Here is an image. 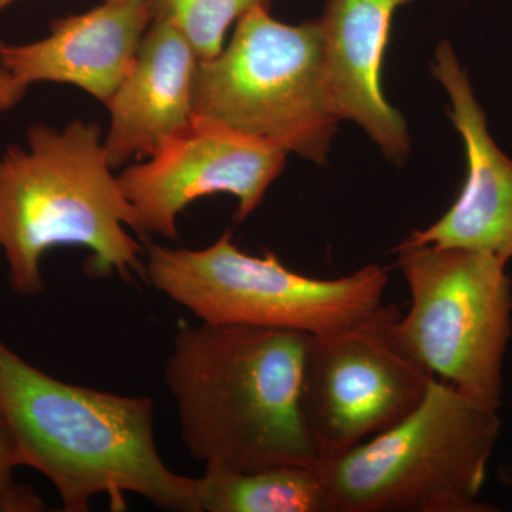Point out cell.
I'll return each instance as SVG.
<instances>
[{
    "label": "cell",
    "instance_id": "6da1fadb",
    "mask_svg": "<svg viewBox=\"0 0 512 512\" xmlns=\"http://www.w3.org/2000/svg\"><path fill=\"white\" fill-rule=\"evenodd\" d=\"M150 397L76 386L30 365L0 340V412L20 467L55 487L63 511L87 512L107 495L126 510L124 494L160 510L202 512L198 478L165 464L154 437Z\"/></svg>",
    "mask_w": 512,
    "mask_h": 512
},
{
    "label": "cell",
    "instance_id": "7a4b0ae2",
    "mask_svg": "<svg viewBox=\"0 0 512 512\" xmlns=\"http://www.w3.org/2000/svg\"><path fill=\"white\" fill-rule=\"evenodd\" d=\"M309 335L242 325L183 326L164 382L181 440L205 470L318 463L301 410Z\"/></svg>",
    "mask_w": 512,
    "mask_h": 512
},
{
    "label": "cell",
    "instance_id": "3957f363",
    "mask_svg": "<svg viewBox=\"0 0 512 512\" xmlns=\"http://www.w3.org/2000/svg\"><path fill=\"white\" fill-rule=\"evenodd\" d=\"M113 170L100 127L79 120L36 124L0 154V255L16 295L45 291L43 258L60 247L89 251L90 278L147 279L146 248L126 229L143 227Z\"/></svg>",
    "mask_w": 512,
    "mask_h": 512
},
{
    "label": "cell",
    "instance_id": "277c9868",
    "mask_svg": "<svg viewBox=\"0 0 512 512\" xmlns=\"http://www.w3.org/2000/svg\"><path fill=\"white\" fill-rule=\"evenodd\" d=\"M497 410L434 379L409 416L316 463L330 512H490L480 501Z\"/></svg>",
    "mask_w": 512,
    "mask_h": 512
},
{
    "label": "cell",
    "instance_id": "5b68a950",
    "mask_svg": "<svg viewBox=\"0 0 512 512\" xmlns=\"http://www.w3.org/2000/svg\"><path fill=\"white\" fill-rule=\"evenodd\" d=\"M194 117L326 163L339 120L322 74L319 19L288 25L254 9L220 55L198 60Z\"/></svg>",
    "mask_w": 512,
    "mask_h": 512
},
{
    "label": "cell",
    "instance_id": "8992f818",
    "mask_svg": "<svg viewBox=\"0 0 512 512\" xmlns=\"http://www.w3.org/2000/svg\"><path fill=\"white\" fill-rule=\"evenodd\" d=\"M146 274L158 292L214 325L320 335L345 328L382 305L389 275L367 265L336 279L292 271L274 252L245 254L225 231L202 249L148 242Z\"/></svg>",
    "mask_w": 512,
    "mask_h": 512
},
{
    "label": "cell",
    "instance_id": "52a82bcc",
    "mask_svg": "<svg viewBox=\"0 0 512 512\" xmlns=\"http://www.w3.org/2000/svg\"><path fill=\"white\" fill-rule=\"evenodd\" d=\"M396 252L412 301L396 323L403 348L436 379L500 409L512 332L507 262L488 252L406 241Z\"/></svg>",
    "mask_w": 512,
    "mask_h": 512
},
{
    "label": "cell",
    "instance_id": "ba28073f",
    "mask_svg": "<svg viewBox=\"0 0 512 512\" xmlns=\"http://www.w3.org/2000/svg\"><path fill=\"white\" fill-rule=\"evenodd\" d=\"M400 316L396 305H380L345 328L309 335L301 410L318 461L399 423L436 379L403 348Z\"/></svg>",
    "mask_w": 512,
    "mask_h": 512
},
{
    "label": "cell",
    "instance_id": "9c48e42d",
    "mask_svg": "<svg viewBox=\"0 0 512 512\" xmlns=\"http://www.w3.org/2000/svg\"><path fill=\"white\" fill-rule=\"evenodd\" d=\"M288 156L281 148L194 117L147 163L128 165L117 178L144 234L177 239L178 215L210 195H232L237 200L234 220H247L284 170Z\"/></svg>",
    "mask_w": 512,
    "mask_h": 512
},
{
    "label": "cell",
    "instance_id": "30bf717a",
    "mask_svg": "<svg viewBox=\"0 0 512 512\" xmlns=\"http://www.w3.org/2000/svg\"><path fill=\"white\" fill-rule=\"evenodd\" d=\"M431 72L450 99L448 116L463 140L467 174L446 214L404 241L488 252L508 262L512 258V160L491 137L487 117L450 43L437 46Z\"/></svg>",
    "mask_w": 512,
    "mask_h": 512
},
{
    "label": "cell",
    "instance_id": "8fae6325",
    "mask_svg": "<svg viewBox=\"0 0 512 512\" xmlns=\"http://www.w3.org/2000/svg\"><path fill=\"white\" fill-rule=\"evenodd\" d=\"M414 0H328L322 29L323 86L336 119L366 131L383 156L403 164L409 127L382 90V66L394 13Z\"/></svg>",
    "mask_w": 512,
    "mask_h": 512
},
{
    "label": "cell",
    "instance_id": "7c38bea8",
    "mask_svg": "<svg viewBox=\"0 0 512 512\" xmlns=\"http://www.w3.org/2000/svg\"><path fill=\"white\" fill-rule=\"evenodd\" d=\"M153 20V0H104L80 15L56 19L49 36L36 42H0V64L25 86L72 84L107 104Z\"/></svg>",
    "mask_w": 512,
    "mask_h": 512
},
{
    "label": "cell",
    "instance_id": "4fadbf2b",
    "mask_svg": "<svg viewBox=\"0 0 512 512\" xmlns=\"http://www.w3.org/2000/svg\"><path fill=\"white\" fill-rule=\"evenodd\" d=\"M198 56L187 37L153 20L136 60L109 103L104 148L113 168L150 157L194 120V77Z\"/></svg>",
    "mask_w": 512,
    "mask_h": 512
},
{
    "label": "cell",
    "instance_id": "5bb4252c",
    "mask_svg": "<svg viewBox=\"0 0 512 512\" xmlns=\"http://www.w3.org/2000/svg\"><path fill=\"white\" fill-rule=\"evenodd\" d=\"M198 487L202 512H330L316 464L205 470Z\"/></svg>",
    "mask_w": 512,
    "mask_h": 512
},
{
    "label": "cell",
    "instance_id": "9a60e30c",
    "mask_svg": "<svg viewBox=\"0 0 512 512\" xmlns=\"http://www.w3.org/2000/svg\"><path fill=\"white\" fill-rule=\"evenodd\" d=\"M154 19L180 30L198 59L220 55L228 29L254 9L271 10L272 0H153Z\"/></svg>",
    "mask_w": 512,
    "mask_h": 512
},
{
    "label": "cell",
    "instance_id": "2e32d148",
    "mask_svg": "<svg viewBox=\"0 0 512 512\" xmlns=\"http://www.w3.org/2000/svg\"><path fill=\"white\" fill-rule=\"evenodd\" d=\"M18 454L10 437L8 424L0 412V512H42L45 503L28 484L15 477L19 468Z\"/></svg>",
    "mask_w": 512,
    "mask_h": 512
},
{
    "label": "cell",
    "instance_id": "e0dca14e",
    "mask_svg": "<svg viewBox=\"0 0 512 512\" xmlns=\"http://www.w3.org/2000/svg\"><path fill=\"white\" fill-rule=\"evenodd\" d=\"M29 87L20 83L6 67L0 64V114L6 113L25 97Z\"/></svg>",
    "mask_w": 512,
    "mask_h": 512
},
{
    "label": "cell",
    "instance_id": "ac0fdd59",
    "mask_svg": "<svg viewBox=\"0 0 512 512\" xmlns=\"http://www.w3.org/2000/svg\"><path fill=\"white\" fill-rule=\"evenodd\" d=\"M15 2L16 0H0V13H2L6 8H9V6Z\"/></svg>",
    "mask_w": 512,
    "mask_h": 512
},
{
    "label": "cell",
    "instance_id": "d6986e66",
    "mask_svg": "<svg viewBox=\"0 0 512 512\" xmlns=\"http://www.w3.org/2000/svg\"><path fill=\"white\" fill-rule=\"evenodd\" d=\"M508 477H510V481H511V483H512V471H511V473H510V474H508Z\"/></svg>",
    "mask_w": 512,
    "mask_h": 512
}]
</instances>
